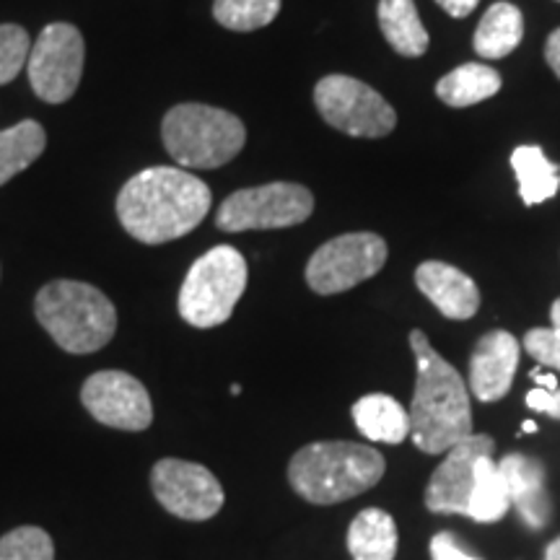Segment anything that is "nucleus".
<instances>
[{
  "mask_svg": "<svg viewBox=\"0 0 560 560\" xmlns=\"http://www.w3.org/2000/svg\"><path fill=\"white\" fill-rule=\"evenodd\" d=\"M208 185L177 166H151L138 172L117 195V219L132 240L166 244L182 240L208 215Z\"/></svg>",
  "mask_w": 560,
  "mask_h": 560,
  "instance_id": "obj_1",
  "label": "nucleus"
},
{
  "mask_svg": "<svg viewBox=\"0 0 560 560\" xmlns=\"http://www.w3.org/2000/svg\"><path fill=\"white\" fill-rule=\"evenodd\" d=\"M416 355V395L410 408V439L425 454H446L472 431L470 392L450 361L431 346L423 330H410Z\"/></svg>",
  "mask_w": 560,
  "mask_h": 560,
  "instance_id": "obj_2",
  "label": "nucleus"
},
{
  "mask_svg": "<svg viewBox=\"0 0 560 560\" xmlns=\"http://www.w3.org/2000/svg\"><path fill=\"white\" fill-rule=\"evenodd\" d=\"M387 462L355 441H314L291 457L289 482L314 506H332L366 493L384 478Z\"/></svg>",
  "mask_w": 560,
  "mask_h": 560,
  "instance_id": "obj_3",
  "label": "nucleus"
},
{
  "mask_svg": "<svg viewBox=\"0 0 560 560\" xmlns=\"http://www.w3.org/2000/svg\"><path fill=\"white\" fill-rule=\"evenodd\" d=\"M34 314L50 338L73 355L102 350L117 332V310L94 285L52 280L34 299Z\"/></svg>",
  "mask_w": 560,
  "mask_h": 560,
  "instance_id": "obj_4",
  "label": "nucleus"
},
{
  "mask_svg": "<svg viewBox=\"0 0 560 560\" xmlns=\"http://www.w3.org/2000/svg\"><path fill=\"white\" fill-rule=\"evenodd\" d=\"M161 136L182 170H219L240 156L247 128L236 115L210 104H177L166 112Z\"/></svg>",
  "mask_w": 560,
  "mask_h": 560,
  "instance_id": "obj_5",
  "label": "nucleus"
},
{
  "mask_svg": "<svg viewBox=\"0 0 560 560\" xmlns=\"http://www.w3.org/2000/svg\"><path fill=\"white\" fill-rule=\"evenodd\" d=\"M249 270L240 249L219 244L187 272L179 289V314L187 325L210 330L231 319L247 289Z\"/></svg>",
  "mask_w": 560,
  "mask_h": 560,
  "instance_id": "obj_6",
  "label": "nucleus"
},
{
  "mask_svg": "<svg viewBox=\"0 0 560 560\" xmlns=\"http://www.w3.org/2000/svg\"><path fill=\"white\" fill-rule=\"evenodd\" d=\"M314 213V195L296 182H270L229 195L215 213V226L229 234L240 231L289 229Z\"/></svg>",
  "mask_w": 560,
  "mask_h": 560,
  "instance_id": "obj_7",
  "label": "nucleus"
},
{
  "mask_svg": "<svg viewBox=\"0 0 560 560\" xmlns=\"http://www.w3.org/2000/svg\"><path fill=\"white\" fill-rule=\"evenodd\" d=\"M314 104L330 128L353 138H384L397 125L395 107L353 75H325L314 86Z\"/></svg>",
  "mask_w": 560,
  "mask_h": 560,
  "instance_id": "obj_8",
  "label": "nucleus"
},
{
  "mask_svg": "<svg viewBox=\"0 0 560 560\" xmlns=\"http://www.w3.org/2000/svg\"><path fill=\"white\" fill-rule=\"evenodd\" d=\"M387 242L371 231L335 236L306 262V283L319 296H335L374 278L387 262Z\"/></svg>",
  "mask_w": 560,
  "mask_h": 560,
  "instance_id": "obj_9",
  "label": "nucleus"
},
{
  "mask_svg": "<svg viewBox=\"0 0 560 560\" xmlns=\"http://www.w3.org/2000/svg\"><path fill=\"white\" fill-rule=\"evenodd\" d=\"M83 58H86V45L73 24L55 21L45 26L26 60L34 94L47 104L68 102L79 91Z\"/></svg>",
  "mask_w": 560,
  "mask_h": 560,
  "instance_id": "obj_10",
  "label": "nucleus"
},
{
  "mask_svg": "<svg viewBox=\"0 0 560 560\" xmlns=\"http://www.w3.org/2000/svg\"><path fill=\"white\" fill-rule=\"evenodd\" d=\"M151 488L161 506L185 522L213 520L226 501L219 478L206 465L187 459H159L151 470Z\"/></svg>",
  "mask_w": 560,
  "mask_h": 560,
  "instance_id": "obj_11",
  "label": "nucleus"
},
{
  "mask_svg": "<svg viewBox=\"0 0 560 560\" xmlns=\"http://www.w3.org/2000/svg\"><path fill=\"white\" fill-rule=\"evenodd\" d=\"M83 408L102 425L117 431H145L153 423L149 389L125 371H96L81 389Z\"/></svg>",
  "mask_w": 560,
  "mask_h": 560,
  "instance_id": "obj_12",
  "label": "nucleus"
},
{
  "mask_svg": "<svg viewBox=\"0 0 560 560\" xmlns=\"http://www.w3.org/2000/svg\"><path fill=\"white\" fill-rule=\"evenodd\" d=\"M493 450L495 441L488 433H470L465 441L454 444L425 486V509L433 514L467 516V503L478 478V462L486 454H493Z\"/></svg>",
  "mask_w": 560,
  "mask_h": 560,
  "instance_id": "obj_13",
  "label": "nucleus"
},
{
  "mask_svg": "<svg viewBox=\"0 0 560 560\" xmlns=\"http://www.w3.org/2000/svg\"><path fill=\"white\" fill-rule=\"evenodd\" d=\"M520 366V340L506 330H490L478 340L470 359V392L480 402L509 395Z\"/></svg>",
  "mask_w": 560,
  "mask_h": 560,
  "instance_id": "obj_14",
  "label": "nucleus"
},
{
  "mask_svg": "<svg viewBox=\"0 0 560 560\" xmlns=\"http://www.w3.org/2000/svg\"><path fill=\"white\" fill-rule=\"evenodd\" d=\"M499 470L503 480H506L511 506H516L524 524L529 529L548 527L552 516V501L542 462L527 457V454H506L499 462Z\"/></svg>",
  "mask_w": 560,
  "mask_h": 560,
  "instance_id": "obj_15",
  "label": "nucleus"
},
{
  "mask_svg": "<svg viewBox=\"0 0 560 560\" xmlns=\"http://www.w3.org/2000/svg\"><path fill=\"white\" fill-rule=\"evenodd\" d=\"M416 285L446 319H470L480 310L478 283L454 265L423 262L416 270Z\"/></svg>",
  "mask_w": 560,
  "mask_h": 560,
  "instance_id": "obj_16",
  "label": "nucleus"
},
{
  "mask_svg": "<svg viewBox=\"0 0 560 560\" xmlns=\"http://www.w3.org/2000/svg\"><path fill=\"white\" fill-rule=\"evenodd\" d=\"M353 420L369 441L380 444H402L410 436V412L395 397L371 392L353 405Z\"/></svg>",
  "mask_w": 560,
  "mask_h": 560,
  "instance_id": "obj_17",
  "label": "nucleus"
},
{
  "mask_svg": "<svg viewBox=\"0 0 560 560\" xmlns=\"http://www.w3.org/2000/svg\"><path fill=\"white\" fill-rule=\"evenodd\" d=\"M524 37V16L514 3H493L475 30L472 47L480 58L499 60L520 47Z\"/></svg>",
  "mask_w": 560,
  "mask_h": 560,
  "instance_id": "obj_18",
  "label": "nucleus"
},
{
  "mask_svg": "<svg viewBox=\"0 0 560 560\" xmlns=\"http://www.w3.org/2000/svg\"><path fill=\"white\" fill-rule=\"evenodd\" d=\"M380 26L389 47L402 58H420L431 39L412 0H380Z\"/></svg>",
  "mask_w": 560,
  "mask_h": 560,
  "instance_id": "obj_19",
  "label": "nucleus"
},
{
  "mask_svg": "<svg viewBox=\"0 0 560 560\" xmlns=\"http://www.w3.org/2000/svg\"><path fill=\"white\" fill-rule=\"evenodd\" d=\"M348 550L353 560H395V520L382 509H363L348 527Z\"/></svg>",
  "mask_w": 560,
  "mask_h": 560,
  "instance_id": "obj_20",
  "label": "nucleus"
},
{
  "mask_svg": "<svg viewBox=\"0 0 560 560\" xmlns=\"http://www.w3.org/2000/svg\"><path fill=\"white\" fill-rule=\"evenodd\" d=\"M503 81L499 70L482 62H467V66L454 68L444 79L436 83V96L450 107H472L495 96L501 91Z\"/></svg>",
  "mask_w": 560,
  "mask_h": 560,
  "instance_id": "obj_21",
  "label": "nucleus"
},
{
  "mask_svg": "<svg viewBox=\"0 0 560 560\" xmlns=\"http://www.w3.org/2000/svg\"><path fill=\"white\" fill-rule=\"evenodd\" d=\"M511 170L520 182V195L524 206H540V202L556 198L560 190L558 164L545 156L540 145H520L511 153Z\"/></svg>",
  "mask_w": 560,
  "mask_h": 560,
  "instance_id": "obj_22",
  "label": "nucleus"
},
{
  "mask_svg": "<svg viewBox=\"0 0 560 560\" xmlns=\"http://www.w3.org/2000/svg\"><path fill=\"white\" fill-rule=\"evenodd\" d=\"M47 149V132L39 122L24 120L0 130V187L26 172Z\"/></svg>",
  "mask_w": 560,
  "mask_h": 560,
  "instance_id": "obj_23",
  "label": "nucleus"
},
{
  "mask_svg": "<svg viewBox=\"0 0 560 560\" xmlns=\"http://www.w3.org/2000/svg\"><path fill=\"white\" fill-rule=\"evenodd\" d=\"M509 509V488L499 470V462L493 459V454H486L478 462V478H475L470 503H467V516L480 524H493L503 520Z\"/></svg>",
  "mask_w": 560,
  "mask_h": 560,
  "instance_id": "obj_24",
  "label": "nucleus"
},
{
  "mask_svg": "<svg viewBox=\"0 0 560 560\" xmlns=\"http://www.w3.org/2000/svg\"><path fill=\"white\" fill-rule=\"evenodd\" d=\"M280 0H213V16L231 32H255L276 21Z\"/></svg>",
  "mask_w": 560,
  "mask_h": 560,
  "instance_id": "obj_25",
  "label": "nucleus"
},
{
  "mask_svg": "<svg viewBox=\"0 0 560 560\" xmlns=\"http://www.w3.org/2000/svg\"><path fill=\"white\" fill-rule=\"evenodd\" d=\"M0 560H55V542L42 527H16L0 537Z\"/></svg>",
  "mask_w": 560,
  "mask_h": 560,
  "instance_id": "obj_26",
  "label": "nucleus"
},
{
  "mask_svg": "<svg viewBox=\"0 0 560 560\" xmlns=\"http://www.w3.org/2000/svg\"><path fill=\"white\" fill-rule=\"evenodd\" d=\"M32 39L24 26L0 24V86L11 83L26 68Z\"/></svg>",
  "mask_w": 560,
  "mask_h": 560,
  "instance_id": "obj_27",
  "label": "nucleus"
},
{
  "mask_svg": "<svg viewBox=\"0 0 560 560\" xmlns=\"http://www.w3.org/2000/svg\"><path fill=\"white\" fill-rule=\"evenodd\" d=\"M552 327H535L524 335V350L542 366L560 371V299L552 301Z\"/></svg>",
  "mask_w": 560,
  "mask_h": 560,
  "instance_id": "obj_28",
  "label": "nucleus"
},
{
  "mask_svg": "<svg viewBox=\"0 0 560 560\" xmlns=\"http://www.w3.org/2000/svg\"><path fill=\"white\" fill-rule=\"evenodd\" d=\"M431 560H480L462 548L459 537L454 532H439L431 537Z\"/></svg>",
  "mask_w": 560,
  "mask_h": 560,
  "instance_id": "obj_29",
  "label": "nucleus"
},
{
  "mask_svg": "<svg viewBox=\"0 0 560 560\" xmlns=\"http://www.w3.org/2000/svg\"><path fill=\"white\" fill-rule=\"evenodd\" d=\"M527 408L545 412V416L560 420V389L548 392V389H529L527 392Z\"/></svg>",
  "mask_w": 560,
  "mask_h": 560,
  "instance_id": "obj_30",
  "label": "nucleus"
},
{
  "mask_svg": "<svg viewBox=\"0 0 560 560\" xmlns=\"http://www.w3.org/2000/svg\"><path fill=\"white\" fill-rule=\"evenodd\" d=\"M436 3L446 13H450L452 19H465V16H470L475 9H478L480 0H436Z\"/></svg>",
  "mask_w": 560,
  "mask_h": 560,
  "instance_id": "obj_31",
  "label": "nucleus"
},
{
  "mask_svg": "<svg viewBox=\"0 0 560 560\" xmlns=\"http://www.w3.org/2000/svg\"><path fill=\"white\" fill-rule=\"evenodd\" d=\"M545 60H548L552 73L560 79V30H556L548 37V45H545Z\"/></svg>",
  "mask_w": 560,
  "mask_h": 560,
  "instance_id": "obj_32",
  "label": "nucleus"
},
{
  "mask_svg": "<svg viewBox=\"0 0 560 560\" xmlns=\"http://www.w3.org/2000/svg\"><path fill=\"white\" fill-rule=\"evenodd\" d=\"M529 376H532V380H535L537 384H540V389H548V392H556V389H558L556 374H542L540 369H532Z\"/></svg>",
  "mask_w": 560,
  "mask_h": 560,
  "instance_id": "obj_33",
  "label": "nucleus"
},
{
  "mask_svg": "<svg viewBox=\"0 0 560 560\" xmlns=\"http://www.w3.org/2000/svg\"><path fill=\"white\" fill-rule=\"evenodd\" d=\"M545 560H560V537H556L545 550Z\"/></svg>",
  "mask_w": 560,
  "mask_h": 560,
  "instance_id": "obj_34",
  "label": "nucleus"
},
{
  "mask_svg": "<svg viewBox=\"0 0 560 560\" xmlns=\"http://www.w3.org/2000/svg\"><path fill=\"white\" fill-rule=\"evenodd\" d=\"M522 431H524V433H535V431H537V423H535V420H524Z\"/></svg>",
  "mask_w": 560,
  "mask_h": 560,
  "instance_id": "obj_35",
  "label": "nucleus"
},
{
  "mask_svg": "<svg viewBox=\"0 0 560 560\" xmlns=\"http://www.w3.org/2000/svg\"><path fill=\"white\" fill-rule=\"evenodd\" d=\"M558 3H560V0H558Z\"/></svg>",
  "mask_w": 560,
  "mask_h": 560,
  "instance_id": "obj_36",
  "label": "nucleus"
}]
</instances>
